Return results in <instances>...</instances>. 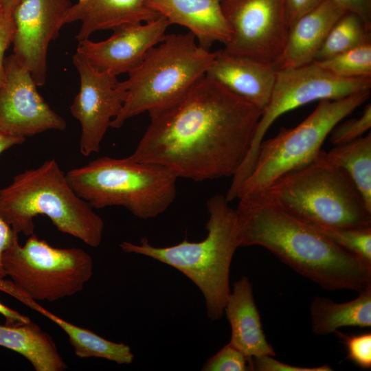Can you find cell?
Wrapping results in <instances>:
<instances>
[{
	"mask_svg": "<svg viewBox=\"0 0 371 371\" xmlns=\"http://www.w3.org/2000/svg\"><path fill=\"white\" fill-rule=\"evenodd\" d=\"M352 300L337 303L315 297L311 304V327L317 335H327L344 326H371V285Z\"/></svg>",
	"mask_w": 371,
	"mask_h": 371,
	"instance_id": "obj_23",
	"label": "cell"
},
{
	"mask_svg": "<svg viewBox=\"0 0 371 371\" xmlns=\"http://www.w3.org/2000/svg\"><path fill=\"white\" fill-rule=\"evenodd\" d=\"M371 128V104H367L363 113L357 118H352L338 123L331 131L330 141L334 145H339L353 141L362 137Z\"/></svg>",
	"mask_w": 371,
	"mask_h": 371,
	"instance_id": "obj_29",
	"label": "cell"
},
{
	"mask_svg": "<svg viewBox=\"0 0 371 371\" xmlns=\"http://www.w3.org/2000/svg\"><path fill=\"white\" fill-rule=\"evenodd\" d=\"M25 140V138L13 136L0 131V154L12 146L23 144Z\"/></svg>",
	"mask_w": 371,
	"mask_h": 371,
	"instance_id": "obj_37",
	"label": "cell"
},
{
	"mask_svg": "<svg viewBox=\"0 0 371 371\" xmlns=\"http://www.w3.org/2000/svg\"><path fill=\"white\" fill-rule=\"evenodd\" d=\"M23 0H0L1 9L12 13Z\"/></svg>",
	"mask_w": 371,
	"mask_h": 371,
	"instance_id": "obj_38",
	"label": "cell"
},
{
	"mask_svg": "<svg viewBox=\"0 0 371 371\" xmlns=\"http://www.w3.org/2000/svg\"><path fill=\"white\" fill-rule=\"evenodd\" d=\"M332 0H324L289 29L284 49L274 67H297L313 62L328 32L345 13Z\"/></svg>",
	"mask_w": 371,
	"mask_h": 371,
	"instance_id": "obj_18",
	"label": "cell"
},
{
	"mask_svg": "<svg viewBox=\"0 0 371 371\" xmlns=\"http://www.w3.org/2000/svg\"><path fill=\"white\" fill-rule=\"evenodd\" d=\"M0 291L14 297L58 326L67 335L76 356L101 358L118 364H130L134 359L131 348L123 343L106 339L91 330L76 326L51 313L22 292L11 280H0Z\"/></svg>",
	"mask_w": 371,
	"mask_h": 371,
	"instance_id": "obj_21",
	"label": "cell"
},
{
	"mask_svg": "<svg viewBox=\"0 0 371 371\" xmlns=\"http://www.w3.org/2000/svg\"><path fill=\"white\" fill-rule=\"evenodd\" d=\"M262 111L206 76L178 104L150 117L130 157L195 181L233 177Z\"/></svg>",
	"mask_w": 371,
	"mask_h": 371,
	"instance_id": "obj_1",
	"label": "cell"
},
{
	"mask_svg": "<svg viewBox=\"0 0 371 371\" xmlns=\"http://www.w3.org/2000/svg\"><path fill=\"white\" fill-rule=\"evenodd\" d=\"M170 25L163 16L146 23L124 24L113 29L107 39L79 42L76 52L96 70L117 76L129 73L142 62L148 52L164 41Z\"/></svg>",
	"mask_w": 371,
	"mask_h": 371,
	"instance_id": "obj_15",
	"label": "cell"
},
{
	"mask_svg": "<svg viewBox=\"0 0 371 371\" xmlns=\"http://www.w3.org/2000/svg\"><path fill=\"white\" fill-rule=\"evenodd\" d=\"M221 3L232 30V38L223 49L274 66L289 29L284 0H221Z\"/></svg>",
	"mask_w": 371,
	"mask_h": 371,
	"instance_id": "obj_11",
	"label": "cell"
},
{
	"mask_svg": "<svg viewBox=\"0 0 371 371\" xmlns=\"http://www.w3.org/2000/svg\"><path fill=\"white\" fill-rule=\"evenodd\" d=\"M18 239V234L0 215V280L6 276L3 265V254Z\"/></svg>",
	"mask_w": 371,
	"mask_h": 371,
	"instance_id": "obj_35",
	"label": "cell"
},
{
	"mask_svg": "<svg viewBox=\"0 0 371 371\" xmlns=\"http://www.w3.org/2000/svg\"><path fill=\"white\" fill-rule=\"evenodd\" d=\"M371 43V26L358 15L346 12L328 32L314 61L322 60Z\"/></svg>",
	"mask_w": 371,
	"mask_h": 371,
	"instance_id": "obj_25",
	"label": "cell"
},
{
	"mask_svg": "<svg viewBox=\"0 0 371 371\" xmlns=\"http://www.w3.org/2000/svg\"><path fill=\"white\" fill-rule=\"evenodd\" d=\"M160 15L147 0H78L69 8L63 24L80 21L76 35L78 42L88 39L96 31L113 29L129 23H146Z\"/></svg>",
	"mask_w": 371,
	"mask_h": 371,
	"instance_id": "obj_20",
	"label": "cell"
},
{
	"mask_svg": "<svg viewBox=\"0 0 371 371\" xmlns=\"http://www.w3.org/2000/svg\"><path fill=\"white\" fill-rule=\"evenodd\" d=\"M15 25L12 13L0 10V83L4 74V54L12 43Z\"/></svg>",
	"mask_w": 371,
	"mask_h": 371,
	"instance_id": "obj_32",
	"label": "cell"
},
{
	"mask_svg": "<svg viewBox=\"0 0 371 371\" xmlns=\"http://www.w3.org/2000/svg\"><path fill=\"white\" fill-rule=\"evenodd\" d=\"M0 346L22 355L36 371H63L67 368L53 338L32 321L0 324Z\"/></svg>",
	"mask_w": 371,
	"mask_h": 371,
	"instance_id": "obj_22",
	"label": "cell"
},
{
	"mask_svg": "<svg viewBox=\"0 0 371 371\" xmlns=\"http://www.w3.org/2000/svg\"><path fill=\"white\" fill-rule=\"evenodd\" d=\"M224 313L231 326L229 342L231 345L248 358L276 356L275 350L264 334L254 301L253 286L247 277L243 276L234 283Z\"/></svg>",
	"mask_w": 371,
	"mask_h": 371,
	"instance_id": "obj_19",
	"label": "cell"
},
{
	"mask_svg": "<svg viewBox=\"0 0 371 371\" xmlns=\"http://www.w3.org/2000/svg\"><path fill=\"white\" fill-rule=\"evenodd\" d=\"M80 81L78 93L70 107L81 125L80 150L82 155L98 153L111 126L121 111L127 92L117 86V76L94 69L79 53L73 56Z\"/></svg>",
	"mask_w": 371,
	"mask_h": 371,
	"instance_id": "obj_13",
	"label": "cell"
},
{
	"mask_svg": "<svg viewBox=\"0 0 371 371\" xmlns=\"http://www.w3.org/2000/svg\"><path fill=\"white\" fill-rule=\"evenodd\" d=\"M5 275L22 292L54 302L80 292L93 275L91 256L78 247L58 248L33 234L19 238L3 254Z\"/></svg>",
	"mask_w": 371,
	"mask_h": 371,
	"instance_id": "obj_9",
	"label": "cell"
},
{
	"mask_svg": "<svg viewBox=\"0 0 371 371\" xmlns=\"http://www.w3.org/2000/svg\"><path fill=\"white\" fill-rule=\"evenodd\" d=\"M265 192L289 212L319 228L371 227V211L359 192L322 150L313 161L281 177Z\"/></svg>",
	"mask_w": 371,
	"mask_h": 371,
	"instance_id": "obj_7",
	"label": "cell"
},
{
	"mask_svg": "<svg viewBox=\"0 0 371 371\" xmlns=\"http://www.w3.org/2000/svg\"><path fill=\"white\" fill-rule=\"evenodd\" d=\"M344 12L358 15L366 23L371 26V0H332Z\"/></svg>",
	"mask_w": 371,
	"mask_h": 371,
	"instance_id": "obj_34",
	"label": "cell"
},
{
	"mask_svg": "<svg viewBox=\"0 0 371 371\" xmlns=\"http://www.w3.org/2000/svg\"><path fill=\"white\" fill-rule=\"evenodd\" d=\"M1 9V3H0V10Z\"/></svg>",
	"mask_w": 371,
	"mask_h": 371,
	"instance_id": "obj_39",
	"label": "cell"
},
{
	"mask_svg": "<svg viewBox=\"0 0 371 371\" xmlns=\"http://www.w3.org/2000/svg\"><path fill=\"white\" fill-rule=\"evenodd\" d=\"M203 371H248L251 370L250 358L229 343L225 345L203 364Z\"/></svg>",
	"mask_w": 371,
	"mask_h": 371,
	"instance_id": "obj_28",
	"label": "cell"
},
{
	"mask_svg": "<svg viewBox=\"0 0 371 371\" xmlns=\"http://www.w3.org/2000/svg\"><path fill=\"white\" fill-rule=\"evenodd\" d=\"M67 181L93 209L122 206L142 219L164 212L177 196V177L166 168L125 158L101 157L69 170Z\"/></svg>",
	"mask_w": 371,
	"mask_h": 371,
	"instance_id": "obj_6",
	"label": "cell"
},
{
	"mask_svg": "<svg viewBox=\"0 0 371 371\" xmlns=\"http://www.w3.org/2000/svg\"><path fill=\"white\" fill-rule=\"evenodd\" d=\"M215 55L200 47L190 32L166 34L126 80L118 81L127 97L111 127L120 128L141 113L148 112L151 117L178 104L205 76Z\"/></svg>",
	"mask_w": 371,
	"mask_h": 371,
	"instance_id": "obj_5",
	"label": "cell"
},
{
	"mask_svg": "<svg viewBox=\"0 0 371 371\" xmlns=\"http://www.w3.org/2000/svg\"><path fill=\"white\" fill-rule=\"evenodd\" d=\"M0 314L5 319V324L9 325L25 324L32 320L27 316L10 308L0 302Z\"/></svg>",
	"mask_w": 371,
	"mask_h": 371,
	"instance_id": "obj_36",
	"label": "cell"
},
{
	"mask_svg": "<svg viewBox=\"0 0 371 371\" xmlns=\"http://www.w3.org/2000/svg\"><path fill=\"white\" fill-rule=\"evenodd\" d=\"M70 0H23L13 11V55L30 72L37 86L47 80L49 43L58 36Z\"/></svg>",
	"mask_w": 371,
	"mask_h": 371,
	"instance_id": "obj_14",
	"label": "cell"
},
{
	"mask_svg": "<svg viewBox=\"0 0 371 371\" xmlns=\"http://www.w3.org/2000/svg\"><path fill=\"white\" fill-rule=\"evenodd\" d=\"M315 62L340 78H371V43Z\"/></svg>",
	"mask_w": 371,
	"mask_h": 371,
	"instance_id": "obj_26",
	"label": "cell"
},
{
	"mask_svg": "<svg viewBox=\"0 0 371 371\" xmlns=\"http://www.w3.org/2000/svg\"><path fill=\"white\" fill-rule=\"evenodd\" d=\"M222 194L212 196L207 203V234L199 242L184 239L168 247L151 245L146 238L139 244L120 243L125 253L150 257L169 265L187 276L202 293L210 319H220L230 293L229 271L233 256L239 247L235 209Z\"/></svg>",
	"mask_w": 371,
	"mask_h": 371,
	"instance_id": "obj_4",
	"label": "cell"
},
{
	"mask_svg": "<svg viewBox=\"0 0 371 371\" xmlns=\"http://www.w3.org/2000/svg\"><path fill=\"white\" fill-rule=\"evenodd\" d=\"M239 247L268 249L294 271L328 291L359 292L371 285V264L341 247L266 192L239 199Z\"/></svg>",
	"mask_w": 371,
	"mask_h": 371,
	"instance_id": "obj_2",
	"label": "cell"
},
{
	"mask_svg": "<svg viewBox=\"0 0 371 371\" xmlns=\"http://www.w3.org/2000/svg\"><path fill=\"white\" fill-rule=\"evenodd\" d=\"M346 346L347 359L362 369L371 368V333L348 335L336 330Z\"/></svg>",
	"mask_w": 371,
	"mask_h": 371,
	"instance_id": "obj_30",
	"label": "cell"
},
{
	"mask_svg": "<svg viewBox=\"0 0 371 371\" xmlns=\"http://www.w3.org/2000/svg\"><path fill=\"white\" fill-rule=\"evenodd\" d=\"M215 52L205 76L262 111L270 100L276 79L273 65L235 56L223 49Z\"/></svg>",
	"mask_w": 371,
	"mask_h": 371,
	"instance_id": "obj_16",
	"label": "cell"
},
{
	"mask_svg": "<svg viewBox=\"0 0 371 371\" xmlns=\"http://www.w3.org/2000/svg\"><path fill=\"white\" fill-rule=\"evenodd\" d=\"M324 0H284L289 27L297 19L319 5Z\"/></svg>",
	"mask_w": 371,
	"mask_h": 371,
	"instance_id": "obj_33",
	"label": "cell"
},
{
	"mask_svg": "<svg viewBox=\"0 0 371 371\" xmlns=\"http://www.w3.org/2000/svg\"><path fill=\"white\" fill-rule=\"evenodd\" d=\"M147 4L170 25L188 29L203 49L210 50L216 42L225 45L232 38L221 0H147Z\"/></svg>",
	"mask_w": 371,
	"mask_h": 371,
	"instance_id": "obj_17",
	"label": "cell"
},
{
	"mask_svg": "<svg viewBox=\"0 0 371 371\" xmlns=\"http://www.w3.org/2000/svg\"><path fill=\"white\" fill-rule=\"evenodd\" d=\"M0 215L18 234H34V217L45 215L58 231L90 247L102 239V218L76 194L54 159L17 174L0 189Z\"/></svg>",
	"mask_w": 371,
	"mask_h": 371,
	"instance_id": "obj_3",
	"label": "cell"
},
{
	"mask_svg": "<svg viewBox=\"0 0 371 371\" xmlns=\"http://www.w3.org/2000/svg\"><path fill=\"white\" fill-rule=\"evenodd\" d=\"M30 71L13 55L5 58L0 83V131L25 138L64 131L66 122L39 94Z\"/></svg>",
	"mask_w": 371,
	"mask_h": 371,
	"instance_id": "obj_12",
	"label": "cell"
},
{
	"mask_svg": "<svg viewBox=\"0 0 371 371\" xmlns=\"http://www.w3.org/2000/svg\"><path fill=\"white\" fill-rule=\"evenodd\" d=\"M370 91L338 100L319 101L315 109L295 127L282 129L262 140L253 168L236 199L265 192L281 177L308 164L319 155L333 128L367 101Z\"/></svg>",
	"mask_w": 371,
	"mask_h": 371,
	"instance_id": "obj_8",
	"label": "cell"
},
{
	"mask_svg": "<svg viewBox=\"0 0 371 371\" xmlns=\"http://www.w3.org/2000/svg\"><path fill=\"white\" fill-rule=\"evenodd\" d=\"M251 370L258 371H330L328 365L305 368L289 365L276 360L273 356L265 355L250 358Z\"/></svg>",
	"mask_w": 371,
	"mask_h": 371,
	"instance_id": "obj_31",
	"label": "cell"
},
{
	"mask_svg": "<svg viewBox=\"0 0 371 371\" xmlns=\"http://www.w3.org/2000/svg\"><path fill=\"white\" fill-rule=\"evenodd\" d=\"M326 158L343 169L352 180L371 211V134L363 135L350 142L336 145Z\"/></svg>",
	"mask_w": 371,
	"mask_h": 371,
	"instance_id": "obj_24",
	"label": "cell"
},
{
	"mask_svg": "<svg viewBox=\"0 0 371 371\" xmlns=\"http://www.w3.org/2000/svg\"><path fill=\"white\" fill-rule=\"evenodd\" d=\"M371 78H343L321 67L316 62L277 70L270 100L262 110L249 150L231 186L238 189L249 175L258 148L272 124L289 111L323 100H338L370 91Z\"/></svg>",
	"mask_w": 371,
	"mask_h": 371,
	"instance_id": "obj_10",
	"label": "cell"
},
{
	"mask_svg": "<svg viewBox=\"0 0 371 371\" xmlns=\"http://www.w3.org/2000/svg\"><path fill=\"white\" fill-rule=\"evenodd\" d=\"M317 228L335 243L371 264V227Z\"/></svg>",
	"mask_w": 371,
	"mask_h": 371,
	"instance_id": "obj_27",
	"label": "cell"
}]
</instances>
